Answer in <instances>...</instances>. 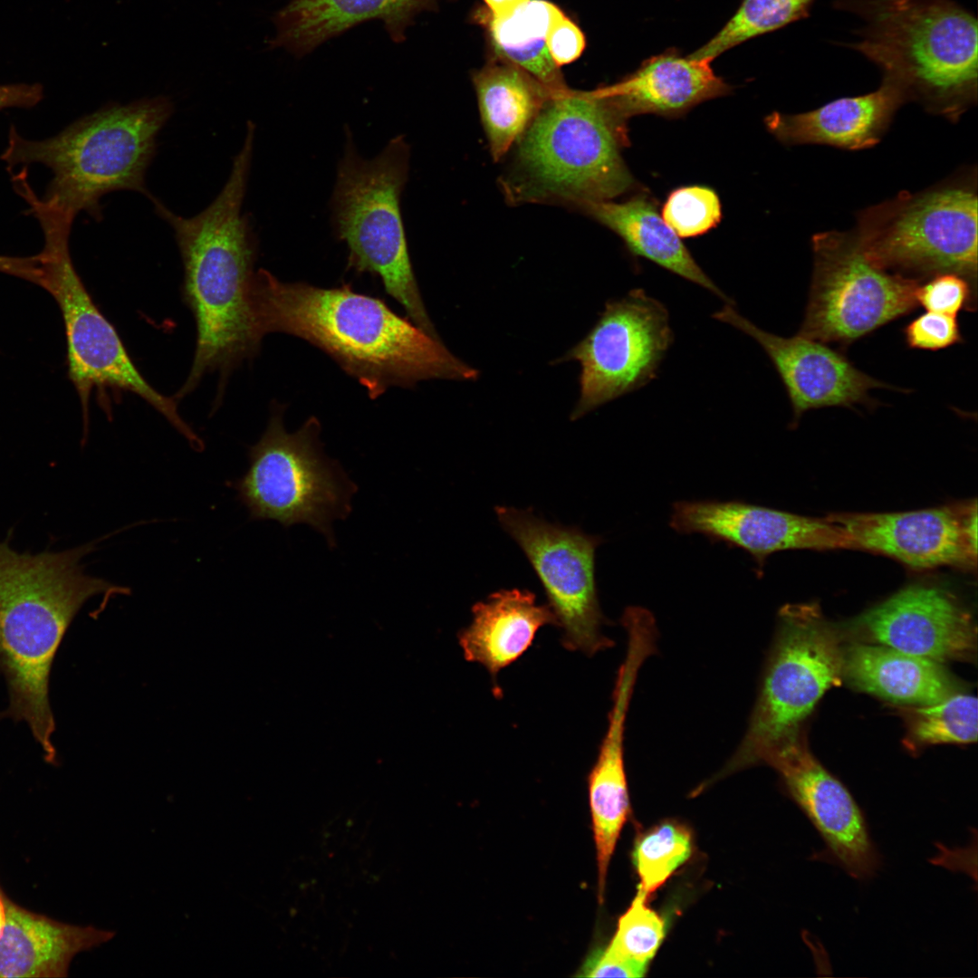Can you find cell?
<instances>
[{
    "mask_svg": "<svg viewBox=\"0 0 978 978\" xmlns=\"http://www.w3.org/2000/svg\"><path fill=\"white\" fill-rule=\"evenodd\" d=\"M252 304L262 338L282 332L310 342L356 379L372 399L391 387L478 375L440 339L349 284L321 288L286 283L261 269L254 273Z\"/></svg>",
    "mask_w": 978,
    "mask_h": 978,
    "instance_id": "cell-1",
    "label": "cell"
},
{
    "mask_svg": "<svg viewBox=\"0 0 978 978\" xmlns=\"http://www.w3.org/2000/svg\"><path fill=\"white\" fill-rule=\"evenodd\" d=\"M254 139V125L249 122L225 186L197 215L184 217L151 199L173 229L184 267L182 296L196 323L192 366L176 400L190 394L206 373L218 371L224 388L232 371L261 347L252 304L256 247L241 211Z\"/></svg>",
    "mask_w": 978,
    "mask_h": 978,
    "instance_id": "cell-2",
    "label": "cell"
},
{
    "mask_svg": "<svg viewBox=\"0 0 978 978\" xmlns=\"http://www.w3.org/2000/svg\"><path fill=\"white\" fill-rule=\"evenodd\" d=\"M102 540L38 553L0 541V673L8 693L0 717L26 723L49 762L57 755L49 682L59 647L90 599L129 592L84 571L83 557Z\"/></svg>",
    "mask_w": 978,
    "mask_h": 978,
    "instance_id": "cell-3",
    "label": "cell"
},
{
    "mask_svg": "<svg viewBox=\"0 0 978 978\" xmlns=\"http://www.w3.org/2000/svg\"><path fill=\"white\" fill-rule=\"evenodd\" d=\"M833 8L862 21L846 46L909 100L949 116L976 101L977 19L955 0H835Z\"/></svg>",
    "mask_w": 978,
    "mask_h": 978,
    "instance_id": "cell-4",
    "label": "cell"
},
{
    "mask_svg": "<svg viewBox=\"0 0 978 978\" xmlns=\"http://www.w3.org/2000/svg\"><path fill=\"white\" fill-rule=\"evenodd\" d=\"M173 112L164 96L112 103L42 140L22 137L12 126L1 158L14 167L40 163L53 177L42 198L72 217L82 211L101 217V198L118 190L153 197L145 176L157 137Z\"/></svg>",
    "mask_w": 978,
    "mask_h": 978,
    "instance_id": "cell-5",
    "label": "cell"
},
{
    "mask_svg": "<svg viewBox=\"0 0 978 978\" xmlns=\"http://www.w3.org/2000/svg\"><path fill=\"white\" fill-rule=\"evenodd\" d=\"M504 179L515 203L558 202L574 206L611 200L634 185L621 149L626 123L593 91H555L515 143Z\"/></svg>",
    "mask_w": 978,
    "mask_h": 978,
    "instance_id": "cell-6",
    "label": "cell"
},
{
    "mask_svg": "<svg viewBox=\"0 0 978 978\" xmlns=\"http://www.w3.org/2000/svg\"><path fill=\"white\" fill-rule=\"evenodd\" d=\"M331 197L332 225L348 247V268L380 278L410 321L439 339L425 307L409 258L400 211L409 147L402 136L371 159L357 151L350 131Z\"/></svg>",
    "mask_w": 978,
    "mask_h": 978,
    "instance_id": "cell-7",
    "label": "cell"
},
{
    "mask_svg": "<svg viewBox=\"0 0 978 978\" xmlns=\"http://www.w3.org/2000/svg\"><path fill=\"white\" fill-rule=\"evenodd\" d=\"M28 204L44 237L43 250L37 254L40 273L36 284L46 290L60 308L67 342L68 375L81 401L85 429L90 396L94 389L101 396L108 389L130 392L159 412L194 450L202 448L204 442L179 415L177 400L159 393L144 379L116 329L99 310L78 275L68 244L73 220L38 197H32Z\"/></svg>",
    "mask_w": 978,
    "mask_h": 978,
    "instance_id": "cell-8",
    "label": "cell"
},
{
    "mask_svg": "<svg viewBox=\"0 0 978 978\" xmlns=\"http://www.w3.org/2000/svg\"><path fill=\"white\" fill-rule=\"evenodd\" d=\"M320 432V421L311 417L288 433L283 407H273L265 431L248 450V469L231 485L251 520H273L285 529L308 524L333 548L332 523L349 516L358 487L324 454Z\"/></svg>",
    "mask_w": 978,
    "mask_h": 978,
    "instance_id": "cell-9",
    "label": "cell"
},
{
    "mask_svg": "<svg viewBox=\"0 0 978 978\" xmlns=\"http://www.w3.org/2000/svg\"><path fill=\"white\" fill-rule=\"evenodd\" d=\"M745 735L719 776L761 763L765 752L801 727L843 678L839 633L817 603L783 606Z\"/></svg>",
    "mask_w": 978,
    "mask_h": 978,
    "instance_id": "cell-10",
    "label": "cell"
},
{
    "mask_svg": "<svg viewBox=\"0 0 978 978\" xmlns=\"http://www.w3.org/2000/svg\"><path fill=\"white\" fill-rule=\"evenodd\" d=\"M859 220V242L883 269L919 283L955 273L977 288V196L970 187L900 196Z\"/></svg>",
    "mask_w": 978,
    "mask_h": 978,
    "instance_id": "cell-11",
    "label": "cell"
},
{
    "mask_svg": "<svg viewBox=\"0 0 978 978\" xmlns=\"http://www.w3.org/2000/svg\"><path fill=\"white\" fill-rule=\"evenodd\" d=\"M812 250L810 295L798 333L847 347L917 307L921 283L874 263L856 233L817 234Z\"/></svg>",
    "mask_w": 978,
    "mask_h": 978,
    "instance_id": "cell-12",
    "label": "cell"
},
{
    "mask_svg": "<svg viewBox=\"0 0 978 978\" xmlns=\"http://www.w3.org/2000/svg\"><path fill=\"white\" fill-rule=\"evenodd\" d=\"M673 342L666 307L643 289L607 302L591 331L561 360L581 367L571 419L652 381Z\"/></svg>",
    "mask_w": 978,
    "mask_h": 978,
    "instance_id": "cell-13",
    "label": "cell"
},
{
    "mask_svg": "<svg viewBox=\"0 0 978 978\" xmlns=\"http://www.w3.org/2000/svg\"><path fill=\"white\" fill-rule=\"evenodd\" d=\"M495 513L542 582L563 647L588 657L611 647L613 641L602 633L607 620L595 580V551L602 539L550 523L529 510L498 506Z\"/></svg>",
    "mask_w": 978,
    "mask_h": 978,
    "instance_id": "cell-14",
    "label": "cell"
},
{
    "mask_svg": "<svg viewBox=\"0 0 978 978\" xmlns=\"http://www.w3.org/2000/svg\"><path fill=\"white\" fill-rule=\"evenodd\" d=\"M781 775L789 793L820 835V855L858 880L872 877L881 861L863 810L846 786L810 751L800 727L762 758Z\"/></svg>",
    "mask_w": 978,
    "mask_h": 978,
    "instance_id": "cell-15",
    "label": "cell"
},
{
    "mask_svg": "<svg viewBox=\"0 0 978 978\" xmlns=\"http://www.w3.org/2000/svg\"><path fill=\"white\" fill-rule=\"evenodd\" d=\"M847 631L858 642L886 646L944 663L976 654L970 613L949 591L911 585L852 619Z\"/></svg>",
    "mask_w": 978,
    "mask_h": 978,
    "instance_id": "cell-16",
    "label": "cell"
},
{
    "mask_svg": "<svg viewBox=\"0 0 978 978\" xmlns=\"http://www.w3.org/2000/svg\"><path fill=\"white\" fill-rule=\"evenodd\" d=\"M669 524L679 533H701L714 542L751 554L761 576L767 556L796 550H859L841 526L827 518L814 519L739 501H680Z\"/></svg>",
    "mask_w": 978,
    "mask_h": 978,
    "instance_id": "cell-17",
    "label": "cell"
},
{
    "mask_svg": "<svg viewBox=\"0 0 978 978\" xmlns=\"http://www.w3.org/2000/svg\"><path fill=\"white\" fill-rule=\"evenodd\" d=\"M859 550L882 553L914 569L975 568L977 503L891 513H834Z\"/></svg>",
    "mask_w": 978,
    "mask_h": 978,
    "instance_id": "cell-18",
    "label": "cell"
},
{
    "mask_svg": "<svg viewBox=\"0 0 978 978\" xmlns=\"http://www.w3.org/2000/svg\"><path fill=\"white\" fill-rule=\"evenodd\" d=\"M713 318L755 340L777 370L788 394L794 425L810 409L871 406L869 391L889 386L867 375L842 353L800 333L786 338L760 329L725 303Z\"/></svg>",
    "mask_w": 978,
    "mask_h": 978,
    "instance_id": "cell-19",
    "label": "cell"
},
{
    "mask_svg": "<svg viewBox=\"0 0 978 978\" xmlns=\"http://www.w3.org/2000/svg\"><path fill=\"white\" fill-rule=\"evenodd\" d=\"M731 91L714 73L711 62L684 57L675 48L645 60L622 80L593 90L625 123L645 113L679 117Z\"/></svg>",
    "mask_w": 978,
    "mask_h": 978,
    "instance_id": "cell-20",
    "label": "cell"
},
{
    "mask_svg": "<svg viewBox=\"0 0 978 978\" xmlns=\"http://www.w3.org/2000/svg\"><path fill=\"white\" fill-rule=\"evenodd\" d=\"M440 0H290L273 17L269 48L302 58L322 43L372 19H379L391 40L402 43L417 14L435 11Z\"/></svg>",
    "mask_w": 978,
    "mask_h": 978,
    "instance_id": "cell-21",
    "label": "cell"
},
{
    "mask_svg": "<svg viewBox=\"0 0 978 978\" xmlns=\"http://www.w3.org/2000/svg\"><path fill=\"white\" fill-rule=\"evenodd\" d=\"M908 100L898 82L883 77L879 88L869 93L839 98L799 114L774 111L764 122L784 144L861 149L878 142L896 110Z\"/></svg>",
    "mask_w": 978,
    "mask_h": 978,
    "instance_id": "cell-22",
    "label": "cell"
},
{
    "mask_svg": "<svg viewBox=\"0 0 978 978\" xmlns=\"http://www.w3.org/2000/svg\"><path fill=\"white\" fill-rule=\"evenodd\" d=\"M0 936V978L65 977L73 957L114 937L115 932L64 924L34 913L5 895Z\"/></svg>",
    "mask_w": 978,
    "mask_h": 978,
    "instance_id": "cell-23",
    "label": "cell"
},
{
    "mask_svg": "<svg viewBox=\"0 0 978 978\" xmlns=\"http://www.w3.org/2000/svg\"><path fill=\"white\" fill-rule=\"evenodd\" d=\"M470 624L461 629L458 643L466 661L484 666L494 681L532 645L538 630L557 626L548 604L536 602L526 590H502L472 608Z\"/></svg>",
    "mask_w": 978,
    "mask_h": 978,
    "instance_id": "cell-24",
    "label": "cell"
},
{
    "mask_svg": "<svg viewBox=\"0 0 978 978\" xmlns=\"http://www.w3.org/2000/svg\"><path fill=\"white\" fill-rule=\"evenodd\" d=\"M843 677L855 688L894 704L924 706L962 692L943 663L869 643L843 649Z\"/></svg>",
    "mask_w": 978,
    "mask_h": 978,
    "instance_id": "cell-25",
    "label": "cell"
},
{
    "mask_svg": "<svg viewBox=\"0 0 978 978\" xmlns=\"http://www.w3.org/2000/svg\"><path fill=\"white\" fill-rule=\"evenodd\" d=\"M577 208L616 233L632 254L705 288L725 303L734 304L698 265L648 197L638 195L622 203L590 201Z\"/></svg>",
    "mask_w": 978,
    "mask_h": 978,
    "instance_id": "cell-26",
    "label": "cell"
},
{
    "mask_svg": "<svg viewBox=\"0 0 978 978\" xmlns=\"http://www.w3.org/2000/svg\"><path fill=\"white\" fill-rule=\"evenodd\" d=\"M472 79L482 124L495 161L518 141L545 101L558 91L492 53Z\"/></svg>",
    "mask_w": 978,
    "mask_h": 978,
    "instance_id": "cell-27",
    "label": "cell"
},
{
    "mask_svg": "<svg viewBox=\"0 0 978 978\" xmlns=\"http://www.w3.org/2000/svg\"><path fill=\"white\" fill-rule=\"evenodd\" d=\"M563 11L548 0H529L511 14L494 18L483 6L474 14L485 31L491 53L521 67L546 87L567 88L549 53L546 39L553 21Z\"/></svg>",
    "mask_w": 978,
    "mask_h": 978,
    "instance_id": "cell-28",
    "label": "cell"
},
{
    "mask_svg": "<svg viewBox=\"0 0 978 978\" xmlns=\"http://www.w3.org/2000/svg\"><path fill=\"white\" fill-rule=\"evenodd\" d=\"M977 698L958 692L929 705L904 709L905 744L912 751L940 743H970L977 739Z\"/></svg>",
    "mask_w": 978,
    "mask_h": 978,
    "instance_id": "cell-29",
    "label": "cell"
},
{
    "mask_svg": "<svg viewBox=\"0 0 978 978\" xmlns=\"http://www.w3.org/2000/svg\"><path fill=\"white\" fill-rule=\"evenodd\" d=\"M816 0H743L724 26L690 57L712 62L752 38L807 17Z\"/></svg>",
    "mask_w": 978,
    "mask_h": 978,
    "instance_id": "cell-30",
    "label": "cell"
},
{
    "mask_svg": "<svg viewBox=\"0 0 978 978\" xmlns=\"http://www.w3.org/2000/svg\"><path fill=\"white\" fill-rule=\"evenodd\" d=\"M692 852L691 834L676 822H664L636 843L634 863L640 879L638 889L648 897L681 867Z\"/></svg>",
    "mask_w": 978,
    "mask_h": 978,
    "instance_id": "cell-31",
    "label": "cell"
},
{
    "mask_svg": "<svg viewBox=\"0 0 978 978\" xmlns=\"http://www.w3.org/2000/svg\"><path fill=\"white\" fill-rule=\"evenodd\" d=\"M638 888L629 908L619 918L617 932L606 948L614 955L647 970L665 936L664 920L646 905Z\"/></svg>",
    "mask_w": 978,
    "mask_h": 978,
    "instance_id": "cell-32",
    "label": "cell"
},
{
    "mask_svg": "<svg viewBox=\"0 0 978 978\" xmlns=\"http://www.w3.org/2000/svg\"><path fill=\"white\" fill-rule=\"evenodd\" d=\"M662 217L680 237L703 235L716 226L722 217L715 191L704 186H687L673 190L663 206Z\"/></svg>",
    "mask_w": 978,
    "mask_h": 978,
    "instance_id": "cell-33",
    "label": "cell"
},
{
    "mask_svg": "<svg viewBox=\"0 0 978 978\" xmlns=\"http://www.w3.org/2000/svg\"><path fill=\"white\" fill-rule=\"evenodd\" d=\"M916 301L928 312L956 316L961 311H975L977 288L955 273H942L921 283Z\"/></svg>",
    "mask_w": 978,
    "mask_h": 978,
    "instance_id": "cell-34",
    "label": "cell"
},
{
    "mask_svg": "<svg viewBox=\"0 0 978 978\" xmlns=\"http://www.w3.org/2000/svg\"><path fill=\"white\" fill-rule=\"evenodd\" d=\"M911 349L939 350L964 340L956 316L928 312L912 320L903 330Z\"/></svg>",
    "mask_w": 978,
    "mask_h": 978,
    "instance_id": "cell-35",
    "label": "cell"
},
{
    "mask_svg": "<svg viewBox=\"0 0 978 978\" xmlns=\"http://www.w3.org/2000/svg\"><path fill=\"white\" fill-rule=\"evenodd\" d=\"M546 43L551 60L560 68L582 54L586 39L581 29L562 13L551 24Z\"/></svg>",
    "mask_w": 978,
    "mask_h": 978,
    "instance_id": "cell-36",
    "label": "cell"
},
{
    "mask_svg": "<svg viewBox=\"0 0 978 978\" xmlns=\"http://www.w3.org/2000/svg\"><path fill=\"white\" fill-rule=\"evenodd\" d=\"M646 969L623 960L607 949L595 953L585 963L582 976L588 977H642Z\"/></svg>",
    "mask_w": 978,
    "mask_h": 978,
    "instance_id": "cell-37",
    "label": "cell"
},
{
    "mask_svg": "<svg viewBox=\"0 0 978 978\" xmlns=\"http://www.w3.org/2000/svg\"><path fill=\"white\" fill-rule=\"evenodd\" d=\"M43 98V88L38 83L0 85V110L7 108H31Z\"/></svg>",
    "mask_w": 978,
    "mask_h": 978,
    "instance_id": "cell-38",
    "label": "cell"
},
{
    "mask_svg": "<svg viewBox=\"0 0 978 978\" xmlns=\"http://www.w3.org/2000/svg\"><path fill=\"white\" fill-rule=\"evenodd\" d=\"M30 258L0 256V272L26 279L31 272Z\"/></svg>",
    "mask_w": 978,
    "mask_h": 978,
    "instance_id": "cell-39",
    "label": "cell"
},
{
    "mask_svg": "<svg viewBox=\"0 0 978 978\" xmlns=\"http://www.w3.org/2000/svg\"><path fill=\"white\" fill-rule=\"evenodd\" d=\"M484 7L489 14L494 18H502L511 14L517 8L529 0H483Z\"/></svg>",
    "mask_w": 978,
    "mask_h": 978,
    "instance_id": "cell-40",
    "label": "cell"
},
{
    "mask_svg": "<svg viewBox=\"0 0 978 978\" xmlns=\"http://www.w3.org/2000/svg\"><path fill=\"white\" fill-rule=\"evenodd\" d=\"M5 893L0 888V936L4 930L6 920V906L5 900Z\"/></svg>",
    "mask_w": 978,
    "mask_h": 978,
    "instance_id": "cell-41",
    "label": "cell"
}]
</instances>
